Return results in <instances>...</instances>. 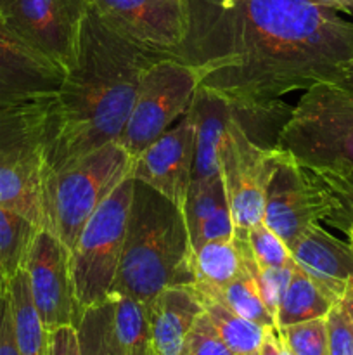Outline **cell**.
<instances>
[{"label":"cell","mask_w":353,"mask_h":355,"mask_svg":"<svg viewBox=\"0 0 353 355\" xmlns=\"http://www.w3.org/2000/svg\"><path fill=\"white\" fill-rule=\"evenodd\" d=\"M165 55L118 33L87 0L75 62L52 97L47 173L118 141L142 76Z\"/></svg>","instance_id":"7a4b0ae2"},{"label":"cell","mask_w":353,"mask_h":355,"mask_svg":"<svg viewBox=\"0 0 353 355\" xmlns=\"http://www.w3.org/2000/svg\"><path fill=\"white\" fill-rule=\"evenodd\" d=\"M196 125V156L192 180L206 182L220 175V146L234 107L218 94L199 87L189 110Z\"/></svg>","instance_id":"ac0fdd59"},{"label":"cell","mask_w":353,"mask_h":355,"mask_svg":"<svg viewBox=\"0 0 353 355\" xmlns=\"http://www.w3.org/2000/svg\"><path fill=\"white\" fill-rule=\"evenodd\" d=\"M260 355H282V352H280V340L275 328H266Z\"/></svg>","instance_id":"d590c367"},{"label":"cell","mask_w":353,"mask_h":355,"mask_svg":"<svg viewBox=\"0 0 353 355\" xmlns=\"http://www.w3.org/2000/svg\"><path fill=\"white\" fill-rule=\"evenodd\" d=\"M47 355H80L78 335L73 324L48 331V354Z\"/></svg>","instance_id":"d6a6232c"},{"label":"cell","mask_w":353,"mask_h":355,"mask_svg":"<svg viewBox=\"0 0 353 355\" xmlns=\"http://www.w3.org/2000/svg\"><path fill=\"white\" fill-rule=\"evenodd\" d=\"M263 222L291 250L308 229L322 222L348 232L352 211L324 177L280 153L265 191Z\"/></svg>","instance_id":"ba28073f"},{"label":"cell","mask_w":353,"mask_h":355,"mask_svg":"<svg viewBox=\"0 0 353 355\" xmlns=\"http://www.w3.org/2000/svg\"><path fill=\"white\" fill-rule=\"evenodd\" d=\"M134 177L128 175L92 214L69 250L73 288L78 311L104 304L111 298L130 210Z\"/></svg>","instance_id":"52a82bcc"},{"label":"cell","mask_w":353,"mask_h":355,"mask_svg":"<svg viewBox=\"0 0 353 355\" xmlns=\"http://www.w3.org/2000/svg\"><path fill=\"white\" fill-rule=\"evenodd\" d=\"M310 2L322 7H327V9L336 10V12L341 10V12L353 14V0H310Z\"/></svg>","instance_id":"8d00e7d4"},{"label":"cell","mask_w":353,"mask_h":355,"mask_svg":"<svg viewBox=\"0 0 353 355\" xmlns=\"http://www.w3.org/2000/svg\"><path fill=\"white\" fill-rule=\"evenodd\" d=\"M130 170L132 156L113 141L47 173L42 227L54 232L71 250L93 211L130 175Z\"/></svg>","instance_id":"8992f818"},{"label":"cell","mask_w":353,"mask_h":355,"mask_svg":"<svg viewBox=\"0 0 353 355\" xmlns=\"http://www.w3.org/2000/svg\"><path fill=\"white\" fill-rule=\"evenodd\" d=\"M0 355H19L14 331L12 307H10L9 286L0 293Z\"/></svg>","instance_id":"1f68e13d"},{"label":"cell","mask_w":353,"mask_h":355,"mask_svg":"<svg viewBox=\"0 0 353 355\" xmlns=\"http://www.w3.org/2000/svg\"><path fill=\"white\" fill-rule=\"evenodd\" d=\"M180 355H232L208 315L201 314L187 335Z\"/></svg>","instance_id":"4dcf8cb0"},{"label":"cell","mask_w":353,"mask_h":355,"mask_svg":"<svg viewBox=\"0 0 353 355\" xmlns=\"http://www.w3.org/2000/svg\"><path fill=\"white\" fill-rule=\"evenodd\" d=\"M329 335V355H353V309L348 300L332 305L325 315Z\"/></svg>","instance_id":"f546056e"},{"label":"cell","mask_w":353,"mask_h":355,"mask_svg":"<svg viewBox=\"0 0 353 355\" xmlns=\"http://www.w3.org/2000/svg\"><path fill=\"white\" fill-rule=\"evenodd\" d=\"M7 286H9V281H7L6 277L2 276V272H0V293H2V291H6Z\"/></svg>","instance_id":"ab89813d"},{"label":"cell","mask_w":353,"mask_h":355,"mask_svg":"<svg viewBox=\"0 0 353 355\" xmlns=\"http://www.w3.org/2000/svg\"><path fill=\"white\" fill-rule=\"evenodd\" d=\"M244 272L239 238L215 239L192 252L194 283L221 288Z\"/></svg>","instance_id":"44dd1931"},{"label":"cell","mask_w":353,"mask_h":355,"mask_svg":"<svg viewBox=\"0 0 353 355\" xmlns=\"http://www.w3.org/2000/svg\"><path fill=\"white\" fill-rule=\"evenodd\" d=\"M346 300H348V304H350V307L353 309V281L352 283H350V288H348V293H346Z\"/></svg>","instance_id":"f35d334b"},{"label":"cell","mask_w":353,"mask_h":355,"mask_svg":"<svg viewBox=\"0 0 353 355\" xmlns=\"http://www.w3.org/2000/svg\"><path fill=\"white\" fill-rule=\"evenodd\" d=\"M350 210H352V222H350V227H348V232H346V234L350 236V245H352V248H353V207H350Z\"/></svg>","instance_id":"74e56055"},{"label":"cell","mask_w":353,"mask_h":355,"mask_svg":"<svg viewBox=\"0 0 353 355\" xmlns=\"http://www.w3.org/2000/svg\"><path fill=\"white\" fill-rule=\"evenodd\" d=\"M331 82L339 85L341 89L348 90L350 94H353V55L350 61H346L345 64L339 68V71L336 73L334 78H332Z\"/></svg>","instance_id":"e575fe53"},{"label":"cell","mask_w":353,"mask_h":355,"mask_svg":"<svg viewBox=\"0 0 353 355\" xmlns=\"http://www.w3.org/2000/svg\"><path fill=\"white\" fill-rule=\"evenodd\" d=\"M332 305L334 302L329 300L324 291L308 277V274L294 263L293 276L277 311L275 329L310 319L325 318Z\"/></svg>","instance_id":"7402d4cb"},{"label":"cell","mask_w":353,"mask_h":355,"mask_svg":"<svg viewBox=\"0 0 353 355\" xmlns=\"http://www.w3.org/2000/svg\"><path fill=\"white\" fill-rule=\"evenodd\" d=\"M197 295V293H196ZM204 314L217 329L218 336L232 355H260L266 328L234 314L217 298L197 295Z\"/></svg>","instance_id":"603a6c76"},{"label":"cell","mask_w":353,"mask_h":355,"mask_svg":"<svg viewBox=\"0 0 353 355\" xmlns=\"http://www.w3.org/2000/svg\"><path fill=\"white\" fill-rule=\"evenodd\" d=\"M87 0H0V17L26 47L61 69L75 62Z\"/></svg>","instance_id":"8fae6325"},{"label":"cell","mask_w":353,"mask_h":355,"mask_svg":"<svg viewBox=\"0 0 353 355\" xmlns=\"http://www.w3.org/2000/svg\"><path fill=\"white\" fill-rule=\"evenodd\" d=\"M280 340L294 355H329L325 318L310 319L277 329Z\"/></svg>","instance_id":"83f0119b"},{"label":"cell","mask_w":353,"mask_h":355,"mask_svg":"<svg viewBox=\"0 0 353 355\" xmlns=\"http://www.w3.org/2000/svg\"><path fill=\"white\" fill-rule=\"evenodd\" d=\"M9 297L19 355H47L48 331L33 304L30 281L24 269L9 281Z\"/></svg>","instance_id":"ffe728a7"},{"label":"cell","mask_w":353,"mask_h":355,"mask_svg":"<svg viewBox=\"0 0 353 355\" xmlns=\"http://www.w3.org/2000/svg\"><path fill=\"white\" fill-rule=\"evenodd\" d=\"M279 156V149L253 141L235 114L230 118L220 146V175L234 232H246L263 220L265 191Z\"/></svg>","instance_id":"30bf717a"},{"label":"cell","mask_w":353,"mask_h":355,"mask_svg":"<svg viewBox=\"0 0 353 355\" xmlns=\"http://www.w3.org/2000/svg\"><path fill=\"white\" fill-rule=\"evenodd\" d=\"M246 241H248L249 250L253 253V259L258 266L263 267H286L294 262L291 250L287 248L286 243L265 224L251 225L246 231Z\"/></svg>","instance_id":"f1b7e54d"},{"label":"cell","mask_w":353,"mask_h":355,"mask_svg":"<svg viewBox=\"0 0 353 355\" xmlns=\"http://www.w3.org/2000/svg\"><path fill=\"white\" fill-rule=\"evenodd\" d=\"M64 73L31 51L0 17V107L37 96H51Z\"/></svg>","instance_id":"9a60e30c"},{"label":"cell","mask_w":353,"mask_h":355,"mask_svg":"<svg viewBox=\"0 0 353 355\" xmlns=\"http://www.w3.org/2000/svg\"><path fill=\"white\" fill-rule=\"evenodd\" d=\"M197 89L199 80L192 66L175 55H165L149 66L118 139L132 159L190 110Z\"/></svg>","instance_id":"9c48e42d"},{"label":"cell","mask_w":353,"mask_h":355,"mask_svg":"<svg viewBox=\"0 0 353 355\" xmlns=\"http://www.w3.org/2000/svg\"><path fill=\"white\" fill-rule=\"evenodd\" d=\"M114 302V333L121 355H154L145 307L125 295H111Z\"/></svg>","instance_id":"4316f807"},{"label":"cell","mask_w":353,"mask_h":355,"mask_svg":"<svg viewBox=\"0 0 353 355\" xmlns=\"http://www.w3.org/2000/svg\"><path fill=\"white\" fill-rule=\"evenodd\" d=\"M89 3L118 33L166 55H173L189 30L187 0H89Z\"/></svg>","instance_id":"7c38bea8"},{"label":"cell","mask_w":353,"mask_h":355,"mask_svg":"<svg viewBox=\"0 0 353 355\" xmlns=\"http://www.w3.org/2000/svg\"><path fill=\"white\" fill-rule=\"evenodd\" d=\"M182 210L192 252L208 241L234 236V222L221 175L206 182H190Z\"/></svg>","instance_id":"d6986e66"},{"label":"cell","mask_w":353,"mask_h":355,"mask_svg":"<svg viewBox=\"0 0 353 355\" xmlns=\"http://www.w3.org/2000/svg\"><path fill=\"white\" fill-rule=\"evenodd\" d=\"M192 283V245L183 210L134 179L120 270L111 295L145 305L166 288Z\"/></svg>","instance_id":"3957f363"},{"label":"cell","mask_w":353,"mask_h":355,"mask_svg":"<svg viewBox=\"0 0 353 355\" xmlns=\"http://www.w3.org/2000/svg\"><path fill=\"white\" fill-rule=\"evenodd\" d=\"M320 175V173H318ZM325 182L343 198L346 207H353V172L341 173V175H322ZM352 211V210H350Z\"/></svg>","instance_id":"836d02e7"},{"label":"cell","mask_w":353,"mask_h":355,"mask_svg":"<svg viewBox=\"0 0 353 355\" xmlns=\"http://www.w3.org/2000/svg\"><path fill=\"white\" fill-rule=\"evenodd\" d=\"M52 97H30L0 107V207L26 215L40 227Z\"/></svg>","instance_id":"5b68a950"},{"label":"cell","mask_w":353,"mask_h":355,"mask_svg":"<svg viewBox=\"0 0 353 355\" xmlns=\"http://www.w3.org/2000/svg\"><path fill=\"white\" fill-rule=\"evenodd\" d=\"M24 270L38 315L47 331L76 324L78 305L73 288L69 250L61 239L42 227L28 253Z\"/></svg>","instance_id":"4fadbf2b"},{"label":"cell","mask_w":353,"mask_h":355,"mask_svg":"<svg viewBox=\"0 0 353 355\" xmlns=\"http://www.w3.org/2000/svg\"><path fill=\"white\" fill-rule=\"evenodd\" d=\"M294 263L334 304L345 300L353 281V248L325 231L322 224L308 229L293 246Z\"/></svg>","instance_id":"2e32d148"},{"label":"cell","mask_w":353,"mask_h":355,"mask_svg":"<svg viewBox=\"0 0 353 355\" xmlns=\"http://www.w3.org/2000/svg\"><path fill=\"white\" fill-rule=\"evenodd\" d=\"M40 229L26 215L0 207V272L7 281L24 269Z\"/></svg>","instance_id":"d4e9b609"},{"label":"cell","mask_w":353,"mask_h":355,"mask_svg":"<svg viewBox=\"0 0 353 355\" xmlns=\"http://www.w3.org/2000/svg\"><path fill=\"white\" fill-rule=\"evenodd\" d=\"M173 55L237 110L331 82L353 55V23L310 0H187Z\"/></svg>","instance_id":"6da1fadb"},{"label":"cell","mask_w":353,"mask_h":355,"mask_svg":"<svg viewBox=\"0 0 353 355\" xmlns=\"http://www.w3.org/2000/svg\"><path fill=\"white\" fill-rule=\"evenodd\" d=\"M154 355H180L203 304L192 284L170 286L144 305Z\"/></svg>","instance_id":"e0dca14e"},{"label":"cell","mask_w":353,"mask_h":355,"mask_svg":"<svg viewBox=\"0 0 353 355\" xmlns=\"http://www.w3.org/2000/svg\"><path fill=\"white\" fill-rule=\"evenodd\" d=\"M196 125L187 111L180 121L132 159L130 175L183 208L192 180Z\"/></svg>","instance_id":"5bb4252c"},{"label":"cell","mask_w":353,"mask_h":355,"mask_svg":"<svg viewBox=\"0 0 353 355\" xmlns=\"http://www.w3.org/2000/svg\"><path fill=\"white\" fill-rule=\"evenodd\" d=\"M75 328L80 355H121L114 333L113 298L80 312Z\"/></svg>","instance_id":"484cf974"},{"label":"cell","mask_w":353,"mask_h":355,"mask_svg":"<svg viewBox=\"0 0 353 355\" xmlns=\"http://www.w3.org/2000/svg\"><path fill=\"white\" fill-rule=\"evenodd\" d=\"M275 149L320 175L353 172V94L332 82L305 90Z\"/></svg>","instance_id":"277c9868"},{"label":"cell","mask_w":353,"mask_h":355,"mask_svg":"<svg viewBox=\"0 0 353 355\" xmlns=\"http://www.w3.org/2000/svg\"><path fill=\"white\" fill-rule=\"evenodd\" d=\"M192 288L197 295L217 298L234 314L241 315L248 321L256 322L263 328H275V319L263 304L255 279L246 267L241 276L221 288L206 286V284L199 283H192Z\"/></svg>","instance_id":"cb8c5ba5"}]
</instances>
